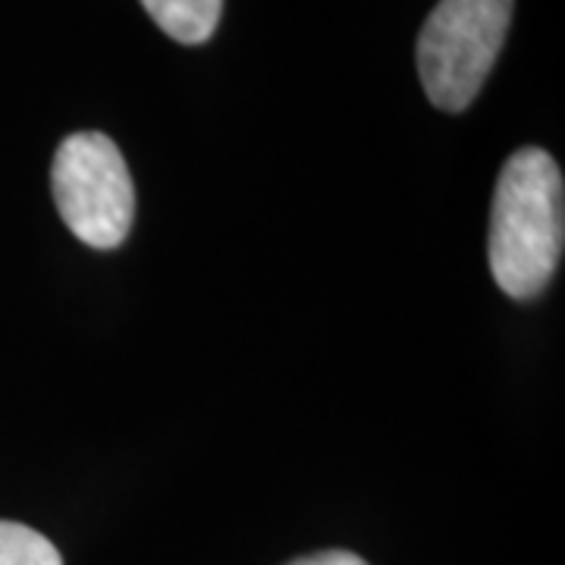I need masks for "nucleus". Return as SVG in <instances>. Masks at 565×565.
Listing matches in <instances>:
<instances>
[{
	"instance_id": "39448f33",
	"label": "nucleus",
	"mask_w": 565,
	"mask_h": 565,
	"mask_svg": "<svg viewBox=\"0 0 565 565\" xmlns=\"http://www.w3.org/2000/svg\"><path fill=\"white\" fill-rule=\"evenodd\" d=\"M0 565H63V556L35 527L0 522Z\"/></svg>"
},
{
	"instance_id": "f257e3e1",
	"label": "nucleus",
	"mask_w": 565,
	"mask_h": 565,
	"mask_svg": "<svg viewBox=\"0 0 565 565\" xmlns=\"http://www.w3.org/2000/svg\"><path fill=\"white\" fill-rule=\"evenodd\" d=\"M563 243V170L544 148H519L500 170L490 207L487 258L493 280L509 299H537L559 267Z\"/></svg>"
},
{
	"instance_id": "7ed1b4c3",
	"label": "nucleus",
	"mask_w": 565,
	"mask_h": 565,
	"mask_svg": "<svg viewBox=\"0 0 565 565\" xmlns=\"http://www.w3.org/2000/svg\"><path fill=\"white\" fill-rule=\"evenodd\" d=\"M51 189L70 233L92 248L110 252L129 236L136 189L117 141L104 132H73L61 141Z\"/></svg>"
},
{
	"instance_id": "423d86ee",
	"label": "nucleus",
	"mask_w": 565,
	"mask_h": 565,
	"mask_svg": "<svg viewBox=\"0 0 565 565\" xmlns=\"http://www.w3.org/2000/svg\"><path fill=\"white\" fill-rule=\"evenodd\" d=\"M289 565H367L362 556L355 553H345V550H323V553H315V556H302L296 563Z\"/></svg>"
},
{
	"instance_id": "20e7f679",
	"label": "nucleus",
	"mask_w": 565,
	"mask_h": 565,
	"mask_svg": "<svg viewBox=\"0 0 565 565\" xmlns=\"http://www.w3.org/2000/svg\"><path fill=\"white\" fill-rule=\"evenodd\" d=\"M145 13L180 44H204L221 22L223 0H141Z\"/></svg>"
},
{
	"instance_id": "f03ea898",
	"label": "nucleus",
	"mask_w": 565,
	"mask_h": 565,
	"mask_svg": "<svg viewBox=\"0 0 565 565\" xmlns=\"http://www.w3.org/2000/svg\"><path fill=\"white\" fill-rule=\"evenodd\" d=\"M512 0H440L418 35V76L427 102L462 114L503 51Z\"/></svg>"
}]
</instances>
